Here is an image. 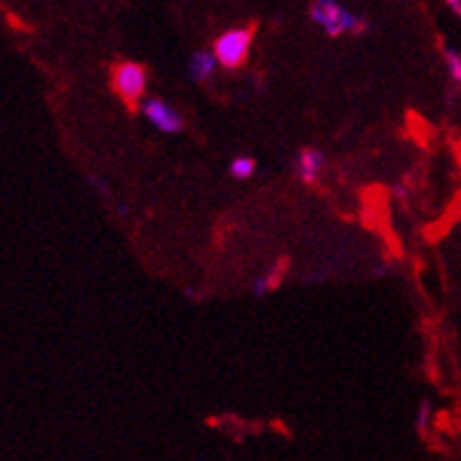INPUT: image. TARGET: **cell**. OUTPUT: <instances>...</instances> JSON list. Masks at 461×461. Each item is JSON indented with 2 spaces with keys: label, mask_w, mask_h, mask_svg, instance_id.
Returning <instances> with one entry per match:
<instances>
[{
  "label": "cell",
  "mask_w": 461,
  "mask_h": 461,
  "mask_svg": "<svg viewBox=\"0 0 461 461\" xmlns=\"http://www.w3.org/2000/svg\"><path fill=\"white\" fill-rule=\"evenodd\" d=\"M311 19L321 26L328 36H344V33H363L367 29L358 14L346 10L337 0H313L311 5Z\"/></svg>",
  "instance_id": "obj_1"
},
{
  "label": "cell",
  "mask_w": 461,
  "mask_h": 461,
  "mask_svg": "<svg viewBox=\"0 0 461 461\" xmlns=\"http://www.w3.org/2000/svg\"><path fill=\"white\" fill-rule=\"evenodd\" d=\"M249 45H252V29H230L224 31L221 36L214 41V57H217L219 67L238 68L248 59Z\"/></svg>",
  "instance_id": "obj_2"
},
{
  "label": "cell",
  "mask_w": 461,
  "mask_h": 461,
  "mask_svg": "<svg viewBox=\"0 0 461 461\" xmlns=\"http://www.w3.org/2000/svg\"><path fill=\"white\" fill-rule=\"evenodd\" d=\"M146 83H149V78H146L144 67L137 61H121L113 68V90L128 104L144 102Z\"/></svg>",
  "instance_id": "obj_3"
},
{
  "label": "cell",
  "mask_w": 461,
  "mask_h": 461,
  "mask_svg": "<svg viewBox=\"0 0 461 461\" xmlns=\"http://www.w3.org/2000/svg\"><path fill=\"white\" fill-rule=\"evenodd\" d=\"M140 111L153 128L163 134H176L184 128V118L179 111H175L170 104L160 97H149L140 104Z\"/></svg>",
  "instance_id": "obj_4"
},
{
  "label": "cell",
  "mask_w": 461,
  "mask_h": 461,
  "mask_svg": "<svg viewBox=\"0 0 461 461\" xmlns=\"http://www.w3.org/2000/svg\"><path fill=\"white\" fill-rule=\"evenodd\" d=\"M322 167H325V156L318 149H303L297 160H294V172L306 184L318 182V176L322 175Z\"/></svg>",
  "instance_id": "obj_5"
},
{
  "label": "cell",
  "mask_w": 461,
  "mask_h": 461,
  "mask_svg": "<svg viewBox=\"0 0 461 461\" xmlns=\"http://www.w3.org/2000/svg\"><path fill=\"white\" fill-rule=\"evenodd\" d=\"M219 67L214 52H195L188 59V78L194 83H205L214 76V68Z\"/></svg>",
  "instance_id": "obj_6"
},
{
  "label": "cell",
  "mask_w": 461,
  "mask_h": 461,
  "mask_svg": "<svg viewBox=\"0 0 461 461\" xmlns=\"http://www.w3.org/2000/svg\"><path fill=\"white\" fill-rule=\"evenodd\" d=\"M280 268H274V271H267L264 276H259V278L252 283V294L255 297H267L268 292H274L276 285H278V280H280Z\"/></svg>",
  "instance_id": "obj_7"
},
{
  "label": "cell",
  "mask_w": 461,
  "mask_h": 461,
  "mask_svg": "<svg viewBox=\"0 0 461 461\" xmlns=\"http://www.w3.org/2000/svg\"><path fill=\"white\" fill-rule=\"evenodd\" d=\"M229 172H230V176H233V179H240V182H243V179H249V176L255 175L257 163L249 158V156H238V158L230 160Z\"/></svg>",
  "instance_id": "obj_8"
},
{
  "label": "cell",
  "mask_w": 461,
  "mask_h": 461,
  "mask_svg": "<svg viewBox=\"0 0 461 461\" xmlns=\"http://www.w3.org/2000/svg\"><path fill=\"white\" fill-rule=\"evenodd\" d=\"M443 61H445V68H447V73H449V78H452V83L461 87V52L459 50L445 48Z\"/></svg>",
  "instance_id": "obj_9"
},
{
  "label": "cell",
  "mask_w": 461,
  "mask_h": 461,
  "mask_svg": "<svg viewBox=\"0 0 461 461\" xmlns=\"http://www.w3.org/2000/svg\"><path fill=\"white\" fill-rule=\"evenodd\" d=\"M431 417H433V407L429 401H421L417 407V412H414V426H417L419 433L429 431V426H431Z\"/></svg>",
  "instance_id": "obj_10"
},
{
  "label": "cell",
  "mask_w": 461,
  "mask_h": 461,
  "mask_svg": "<svg viewBox=\"0 0 461 461\" xmlns=\"http://www.w3.org/2000/svg\"><path fill=\"white\" fill-rule=\"evenodd\" d=\"M90 184L95 188H97L99 194H104V195H111V188H109V184L104 182L102 176H90Z\"/></svg>",
  "instance_id": "obj_11"
},
{
  "label": "cell",
  "mask_w": 461,
  "mask_h": 461,
  "mask_svg": "<svg viewBox=\"0 0 461 461\" xmlns=\"http://www.w3.org/2000/svg\"><path fill=\"white\" fill-rule=\"evenodd\" d=\"M445 3H447V7L456 14V17H461V0H445Z\"/></svg>",
  "instance_id": "obj_12"
},
{
  "label": "cell",
  "mask_w": 461,
  "mask_h": 461,
  "mask_svg": "<svg viewBox=\"0 0 461 461\" xmlns=\"http://www.w3.org/2000/svg\"><path fill=\"white\" fill-rule=\"evenodd\" d=\"M456 153H459V165H461V140H459V146H456Z\"/></svg>",
  "instance_id": "obj_13"
}]
</instances>
